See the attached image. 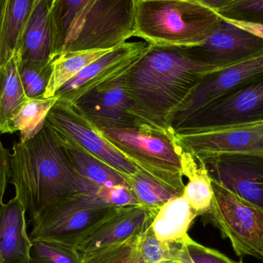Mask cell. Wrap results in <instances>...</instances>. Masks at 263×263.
Returning a JSON list of instances; mask_svg holds the SVG:
<instances>
[{
	"label": "cell",
	"mask_w": 263,
	"mask_h": 263,
	"mask_svg": "<svg viewBox=\"0 0 263 263\" xmlns=\"http://www.w3.org/2000/svg\"><path fill=\"white\" fill-rule=\"evenodd\" d=\"M216 70L198 60L190 47L150 45L126 74L133 114L156 127L173 129L175 115L200 82Z\"/></svg>",
	"instance_id": "6da1fadb"
},
{
	"label": "cell",
	"mask_w": 263,
	"mask_h": 263,
	"mask_svg": "<svg viewBox=\"0 0 263 263\" xmlns=\"http://www.w3.org/2000/svg\"><path fill=\"white\" fill-rule=\"evenodd\" d=\"M11 178L18 198L32 222L53 202L81 192L97 189L80 177L69 165L53 131L45 123L29 140L13 145Z\"/></svg>",
	"instance_id": "7a4b0ae2"
},
{
	"label": "cell",
	"mask_w": 263,
	"mask_h": 263,
	"mask_svg": "<svg viewBox=\"0 0 263 263\" xmlns=\"http://www.w3.org/2000/svg\"><path fill=\"white\" fill-rule=\"evenodd\" d=\"M138 0H57L52 7L53 58L110 49L136 34Z\"/></svg>",
	"instance_id": "3957f363"
},
{
	"label": "cell",
	"mask_w": 263,
	"mask_h": 263,
	"mask_svg": "<svg viewBox=\"0 0 263 263\" xmlns=\"http://www.w3.org/2000/svg\"><path fill=\"white\" fill-rule=\"evenodd\" d=\"M221 16L197 0H138L136 34L153 46H199L216 29Z\"/></svg>",
	"instance_id": "277c9868"
},
{
	"label": "cell",
	"mask_w": 263,
	"mask_h": 263,
	"mask_svg": "<svg viewBox=\"0 0 263 263\" xmlns=\"http://www.w3.org/2000/svg\"><path fill=\"white\" fill-rule=\"evenodd\" d=\"M92 126L138 168L184 193L185 184L181 168L182 148L174 129H160L144 122L126 127Z\"/></svg>",
	"instance_id": "5b68a950"
},
{
	"label": "cell",
	"mask_w": 263,
	"mask_h": 263,
	"mask_svg": "<svg viewBox=\"0 0 263 263\" xmlns=\"http://www.w3.org/2000/svg\"><path fill=\"white\" fill-rule=\"evenodd\" d=\"M120 207L109 205L95 193L81 192L44 209L33 220L31 241H55L75 247L94 227Z\"/></svg>",
	"instance_id": "8992f818"
},
{
	"label": "cell",
	"mask_w": 263,
	"mask_h": 263,
	"mask_svg": "<svg viewBox=\"0 0 263 263\" xmlns=\"http://www.w3.org/2000/svg\"><path fill=\"white\" fill-rule=\"evenodd\" d=\"M213 197L206 215L237 256L263 262V211L212 179Z\"/></svg>",
	"instance_id": "52a82bcc"
},
{
	"label": "cell",
	"mask_w": 263,
	"mask_h": 263,
	"mask_svg": "<svg viewBox=\"0 0 263 263\" xmlns=\"http://www.w3.org/2000/svg\"><path fill=\"white\" fill-rule=\"evenodd\" d=\"M263 122V72L204 106L176 133L205 130Z\"/></svg>",
	"instance_id": "ba28073f"
},
{
	"label": "cell",
	"mask_w": 263,
	"mask_h": 263,
	"mask_svg": "<svg viewBox=\"0 0 263 263\" xmlns=\"http://www.w3.org/2000/svg\"><path fill=\"white\" fill-rule=\"evenodd\" d=\"M45 123L57 136L77 144L124 176L133 174L139 170L69 103L57 100Z\"/></svg>",
	"instance_id": "9c48e42d"
},
{
	"label": "cell",
	"mask_w": 263,
	"mask_h": 263,
	"mask_svg": "<svg viewBox=\"0 0 263 263\" xmlns=\"http://www.w3.org/2000/svg\"><path fill=\"white\" fill-rule=\"evenodd\" d=\"M175 133L179 145L199 161L232 153L263 156V122Z\"/></svg>",
	"instance_id": "30bf717a"
},
{
	"label": "cell",
	"mask_w": 263,
	"mask_h": 263,
	"mask_svg": "<svg viewBox=\"0 0 263 263\" xmlns=\"http://www.w3.org/2000/svg\"><path fill=\"white\" fill-rule=\"evenodd\" d=\"M149 46L145 41L126 42L112 48L63 85L54 97L73 104L89 91L127 73Z\"/></svg>",
	"instance_id": "8fae6325"
},
{
	"label": "cell",
	"mask_w": 263,
	"mask_h": 263,
	"mask_svg": "<svg viewBox=\"0 0 263 263\" xmlns=\"http://www.w3.org/2000/svg\"><path fill=\"white\" fill-rule=\"evenodd\" d=\"M190 49L199 61L221 69L263 55V39L221 17L208 39Z\"/></svg>",
	"instance_id": "7c38bea8"
},
{
	"label": "cell",
	"mask_w": 263,
	"mask_h": 263,
	"mask_svg": "<svg viewBox=\"0 0 263 263\" xmlns=\"http://www.w3.org/2000/svg\"><path fill=\"white\" fill-rule=\"evenodd\" d=\"M213 180L263 211V156L222 154L201 161Z\"/></svg>",
	"instance_id": "4fadbf2b"
},
{
	"label": "cell",
	"mask_w": 263,
	"mask_h": 263,
	"mask_svg": "<svg viewBox=\"0 0 263 263\" xmlns=\"http://www.w3.org/2000/svg\"><path fill=\"white\" fill-rule=\"evenodd\" d=\"M126 74L89 91L71 105L94 126L126 127L143 122L133 114Z\"/></svg>",
	"instance_id": "5bb4252c"
},
{
	"label": "cell",
	"mask_w": 263,
	"mask_h": 263,
	"mask_svg": "<svg viewBox=\"0 0 263 263\" xmlns=\"http://www.w3.org/2000/svg\"><path fill=\"white\" fill-rule=\"evenodd\" d=\"M263 72V55L208 74L175 115L172 127L176 129L186 119L219 97Z\"/></svg>",
	"instance_id": "9a60e30c"
},
{
	"label": "cell",
	"mask_w": 263,
	"mask_h": 263,
	"mask_svg": "<svg viewBox=\"0 0 263 263\" xmlns=\"http://www.w3.org/2000/svg\"><path fill=\"white\" fill-rule=\"evenodd\" d=\"M157 212L142 205L120 207L83 236L76 248L86 253L128 240L147 230Z\"/></svg>",
	"instance_id": "2e32d148"
},
{
	"label": "cell",
	"mask_w": 263,
	"mask_h": 263,
	"mask_svg": "<svg viewBox=\"0 0 263 263\" xmlns=\"http://www.w3.org/2000/svg\"><path fill=\"white\" fill-rule=\"evenodd\" d=\"M53 4L52 0H35L15 52L20 61L47 62L54 60Z\"/></svg>",
	"instance_id": "e0dca14e"
},
{
	"label": "cell",
	"mask_w": 263,
	"mask_h": 263,
	"mask_svg": "<svg viewBox=\"0 0 263 263\" xmlns=\"http://www.w3.org/2000/svg\"><path fill=\"white\" fill-rule=\"evenodd\" d=\"M26 210L15 197L0 205V258L3 263H29L32 241L26 230Z\"/></svg>",
	"instance_id": "ac0fdd59"
},
{
	"label": "cell",
	"mask_w": 263,
	"mask_h": 263,
	"mask_svg": "<svg viewBox=\"0 0 263 263\" xmlns=\"http://www.w3.org/2000/svg\"><path fill=\"white\" fill-rule=\"evenodd\" d=\"M55 136L74 172L97 190L100 186L127 184L126 176L77 144Z\"/></svg>",
	"instance_id": "d6986e66"
},
{
	"label": "cell",
	"mask_w": 263,
	"mask_h": 263,
	"mask_svg": "<svg viewBox=\"0 0 263 263\" xmlns=\"http://www.w3.org/2000/svg\"><path fill=\"white\" fill-rule=\"evenodd\" d=\"M198 215L192 209L186 198H172L156 213L151 224L155 236L162 242L182 240Z\"/></svg>",
	"instance_id": "ffe728a7"
},
{
	"label": "cell",
	"mask_w": 263,
	"mask_h": 263,
	"mask_svg": "<svg viewBox=\"0 0 263 263\" xmlns=\"http://www.w3.org/2000/svg\"><path fill=\"white\" fill-rule=\"evenodd\" d=\"M181 168L182 176L188 179L184 189V196L198 216H205L210 211L213 197L212 178L206 166L190 152L182 148Z\"/></svg>",
	"instance_id": "44dd1931"
},
{
	"label": "cell",
	"mask_w": 263,
	"mask_h": 263,
	"mask_svg": "<svg viewBox=\"0 0 263 263\" xmlns=\"http://www.w3.org/2000/svg\"><path fill=\"white\" fill-rule=\"evenodd\" d=\"M35 0H4L0 20V66L17 52Z\"/></svg>",
	"instance_id": "7402d4cb"
},
{
	"label": "cell",
	"mask_w": 263,
	"mask_h": 263,
	"mask_svg": "<svg viewBox=\"0 0 263 263\" xmlns=\"http://www.w3.org/2000/svg\"><path fill=\"white\" fill-rule=\"evenodd\" d=\"M29 100L23 89L16 53L0 66V134L12 133V120Z\"/></svg>",
	"instance_id": "603a6c76"
},
{
	"label": "cell",
	"mask_w": 263,
	"mask_h": 263,
	"mask_svg": "<svg viewBox=\"0 0 263 263\" xmlns=\"http://www.w3.org/2000/svg\"><path fill=\"white\" fill-rule=\"evenodd\" d=\"M110 49H92L65 52L54 59L52 72L44 98L54 97L55 92L83 69L107 53Z\"/></svg>",
	"instance_id": "cb8c5ba5"
},
{
	"label": "cell",
	"mask_w": 263,
	"mask_h": 263,
	"mask_svg": "<svg viewBox=\"0 0 263 263\" xmlns=\"http://www.w3.org/2000/svg\"><path fill=\"white\" fill-rule=\"evenodd\" d=\"M126 179L139 205L151 210H159L172 198L183 195L140 168L126 176Z\"/></svg>",
	"instance_id": "d4e9b609"
},
{
	"label": "cell",
	"mask_w": 263,
	"mask_h": 263,
	"mask_svg": "<svg viewBox=\"0 0 263 263\" xmlns=\"http://www.w3.org/2000/svg\"><path fill=\"white\" fill-rule=\"evenodd\" d=\"M57 97L29 99L12 120V133L20 131V142H24L36 136L43 129L51 108L57 103Z\"/></svg>",
	"instance_id": "484cf974"
},
{
	"label": "cell",
	"mask_w": 263,
	"mask_h": 263,
	"mask_svg": "<svg viewBox=\"0 0 263 263\" xmlns=\"http://www.w3.org/2000/svg\"><path fill=\"white\" fill-rule=\"evenodd\" d=\"M143 233L142 232L140 234L116 245L99 249L89 253H80L81 262L145 263L141 250Z\"/></svg>",
	"instance_id": "4316f807"
},
{
	"label": "cell",
	"mask_w": 263,
	"mask_h": 263,
	"mask_svg": "<svg viewBox=\"0 0 263 263\" xmlns=\"http://www.w3.org/2000/svg\"><path fill=\"white\" fill-rule=\"evenodd\" d=\"M52 61L23 62L18 59L20 80L28 98H44L52 75Z\"/></svg>",
	"instance_id": "83f0119b"
},
{
	"label": "cell",
	"mask_w": 263,
	"mask_h": 263,
	"mask_svg": "<svg viewBox=\"0 0 263 263\" xmlns=\"http://www.w3.org/2000/svg\"><path fill=\"white\" fill-rule=\"evenodd\" d=\"M29 263H82L81 255L72 246L36 239L32 241Z\"/></svg>",
	"instance_id": "f1b7e54d"
},
{
	"label": "cell",
	"mask_w": 263,
	"mask_h": 263,
	"mask_svg": "<svg viewBox=\"0 0 263 263\" xmlns=\"http://www.w3.org/2000/svg\"><path fill=\"white\" fill-rule=\"evenodd\" d=\"M216 12L226 20L263 24V0H237Z\"/></svg>",
	"instance_id": "f546056e"
},
{
	"label": "cell",
	"mask_w": 263,
	"mask_h": 263,
	"mask_svg": "<svg viewBox=\"0 0 263 263\" xmlns=\"http://www.w3.org/2000/svg\"><path fill=\"white\" fill-rule=\"evenodd\" d=\"M182 262L189 263H238L220 252L204 247L193 240L188 234L183 238Z\"/></svg>",
	"instance_id": "4dcf8cb0"
},
{
	"label": "cell",
	"mask_w": 263,
	"mask_h": 263,
	"mask_svg": "<svg viewBox=\"0 0 263 263\" xmlns=\"http://www.w3.org/2000/svg\"><path fill=\"white\" fill-rule=\"evenodd\" d=\"M96 195L109 205L116 207L139 205L127 184L99 187Z\"/></svg>",
	"instance_id": "1f68e13d"
},
{
	"label": "cell",
	"mask_w": 263,
	"mask_h": 263,
	"mask_svg": "<svg viewBox=\"0 0 263 263\" xmlns=\"http://www.w3.org/2000/svg\"><path fill=\"white\" fill-rule=\"evenodd\" d=\"M11 177V154L0 140V205Z\"/></svg>",
	"instance_id": "d6a6232c"
},
{
	"label": "cell",
	"mask_w": 263,
	"mask_h": 263,
	"mask_svg": "<svg viewBox=\"0 0 263 263\" xmlns=\"http://www.w3.org/2000/svg\"><path fill=\"white\" fill-rule=\"evenodd\" d=\"M229 20V21L233 23V24L236 25L239 27L248 31L250 33L263 39V24H259V23H246V22L233 21V20Z\"/></svg>",
	"instance_id": "836d02e7"
},
{
	"label": "cell",
	"mask_w": 263,
	"mask_h": 263,
	"mask_svg": "<svg viewBox=\"0 0 263 263\" xmlns=\"http://www.w3.org/2000/svg\"><path fill=\"white\" fill-rule=\"evenodd\" d=\"M197 1L216 12L219 9H222L237 0H197Z\"/></svg>",
	"instance_id": "e575fe53"
},
{
	"label": "cell",
	"mask_w": 263,
	"mask_h": 263,
	"mask_svg": "<svg viewBox=\"0 0 263 263\" xmlns=\"http://www.w3.org/2000/svg\"><path fill=\"white\" fill-rule=\"evenodd\" d=\"M3 3H4V0H0V20H1L2 10H3Z\"/></svg>",
	"instance_id": "d590c367"
},
{
	"label": "cell",
	"mask_w": 263,
	"mask_h": 263,
	"mask_svg": "<svg viewBox=\"0 0 263 263\" xmlns=\"http://www.w3.org/2000/svg\"><path fill=\"white\" fill-rule=\"evenodd\" d=\"M162 263H182L181 261L178 260H170V261H165V262H163Z\"/></svg>",
	"instance_id": "8d00e7d4"
},
{
	"label": "cell",
	"mask_w": 263,
	"mask_h": 263,
	"mask_svg": "<svg viewBox=\"0 0 263 263\" xmlns=\"http://www.w3.org/2000/svg\"><path fill=\"white\" fill-rule=\"evenodd\" d=\"M0 263H3V262H2L1 258H0Z\"/></svg>",
	"instance_id": "74e56055"
},
{
	"label": "cell",
	"mask_w": 263,
	"mask_h": 263,
	"mask_svg": "<svg viewBox=\"0 0 263 263\" xmlns=\"http://www.w3.org/2000/svg\"><path fill=\"white\" fill-rule=\"evenodd\" d=\"M52 2H53V3H55V1H57V0H52Z\"/></svg>",
	"instance_id": "f35d334b"
},
{
	"label": "cell",
	"mask_w": 263,
	"mask_h": 263,
	"mask_svg": "<svg viewBox=\"0 0 263 263\" xmlns=\"http://www.w3.org/2000/svg\"><path fill=\"white\" fill-rule=\"evenodd\" d=\"M182 263H189V262H182Z\"/></svg>",
	"instance_id": "ab89813d"
}]
</instances>
